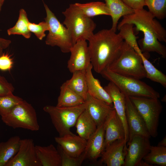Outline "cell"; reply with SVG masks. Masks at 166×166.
Wrapping results in <instances>:
<instances>
[{
	"label": "cell",
	"mask_w": 166,
	"mask_h": 166,
	"mask_svg": "<svg viewBox=\"0 0 166 166\" xmlns=\"http://www.w3.org/2000/svg\"><path fill=\"white\" fill-rule=\"evenodd\" d=\"M123 18L117 29L124 24L133 25L136 26L134 30L144 34L138 42L141 52H155L166 58V47L160 42H166V30L148 11L144 9L134 10L133 13Z\"/></svg>",
	"instance_id": "1"
},
{
	"label": "cell",
	"mask_w": 166,
	"mask_h": 166,
	"mask_svg": "<svg viewBox=\"0 0 166 166\" xmlns=\"http://www.w3.org/2000/svg\"><path fill=\"white\" fill-rule=\"evenodd\" d=\"M91 63L96 72L106 69L120 53L124 40L111 29L93 34L88 40Z\"/></svg>",
	"instance_id": "2"
},
{
	"label": "cell",
	"mask_w": 166,
	"mask_h": 166,
	"mask_svg": "<svg viewBox=\"0 0 166 166\" xmlns=\"http://www.w3.org/2000/svg\"><path fill=\"white\" fill-rule=\"evenodd\" d=\"M106 69L120 75L138 79L146 77L141 56L124 41L120 54Z\"/></svg>",
	"instance_id": "3"
},
{
	"label": "cell",
	"mask_w": 166,
	"mask_h": 166,
	"mask_svg": "<svg viewBox=\"0 0 166 166\" xmlns=\"http://www.w3.org/2000/svg\"><path fill=\"white\" fill-rule=\"evenodd\" d=\"M62 14L65 18L62 24L66 28L74 45L81 40L88 41L94 34L96 25L75 4H71Z\"/></svg>",
	"instance_id": "4"
},
{
	"label": "cell",
	"mask_w": 166,
	"mask_h": 166,
	"mask_svg": "<svg viewBox=\"0 0 166 166\" xmlns=\"http://www.w3.org/2000/svg\"><path fill=\"white\" fill-rule=\"evenodd\" d=\"M114 84L125 96L159 98L160 93L140 79L118 74L107 69L100 73Z\"/></svg>",
	"instance_id": "5"
},
{
	"label": "cell",
	"mask_w": 166,
	"mask_h": 166,
	"mask_svg": "<svg viewBox=\"0 0 166 166\" xmlns=\"http://www.w3.org/2000/svg\"><path fill=\"white\" fill-rule=\"evenodd\" d=\"M85 108V102L70 107L47 105L43 107V110L49 115L59 136H62L66 134H73L70 129L75 125L78 117Z\"/></svg>",
	"instance_id": "6"
},
{
	"label": "cell",
	"mask_w": 166,
	"mask_h": 166,
	"mask_svg": "<svg viewBox=\"0 0 166 166\" xmlns=\"http://www.w3.org/2000/svg\"><path fill=\"white\" fill-rule=\"evenodd\" d=\"M132 102L143 119L150 136L158 135V128L163 107L157 98L129 97Z\"/></svg>",
	"instance_id": "7"
},
{
	"label": "cell",
	"mask_w": 166,
	"mask_h": 166,
	"mask_svg": "<svg viewBox=\"0 0 166 166\" xmlns=\"http://www.w3.org/2000/svg\"><path fill=\"white\" fill-rule=\"evenodd\" d=\"M2 121L13 128H22L38 131L39 126L35 110L32 105L23 100L6 116L1 117Z\"/></svg>",
	"instance_id": "8"
},
{
	"label": "cell",
	"mask_w": 166,
	"mask_h": 166,
	"mask_svg": "<svg viewBox=\"0 0 166 166\" xmlns=\"http://www.w3.org/2000/svg\"><path fill=\"white\" fill-rule=\"evenodd\" d=\"M43 3L46 13L45 21L48 24L49 27V33L45 41V44L51 46L59 47L63 53L70 52L74 45L70 33L47 5Z\"/></svg>",
	"instance_id": "9"
},
{
	"label": "cell",
	"mask_w": 166,
	"mask_h": 166,
	"mask_svg": "<svg viewBox=\"0 0 166 166\" xmlns=\"http://www.w3.org/2000/svg\"><path fill=\"white\" fill-rule=\"evenodd\" d=\"M149 139L135 135L128 140L124 166H138L149 151L151 145Z\"/></svg>",
	"instance_id": "10"
},
{
	"label": "cell",
	"mask_w": 166,
	"mask_h": 166,
	"mask_svg": "<svg viewBox=\"0 0 166 166\" xmlns=\"http://www.w3.org/2000/svg\"><path fill=\"white\" fill-rule=\"evenodd\" d=\"M5 166H41L31 139H21L19 150Z\"/></svg>",
	"instance_id": "11"
},
{
	"label": "cell",
	"mask_w": 166,
	"mask_h": 166,
	"mask_svg": "<svg viewBox=\"0 0 166 166\" xmlns=\"http://www.w3.org/2000/svg\"><path fill=\"white\" fill-rule=\"evenodd\" d=\"M71 55L67 62V68L73 73L85 70L91 64V57L86 41H77L71 48Z\"/></svg>",
	"instance_id": "12"
},
{
	"label": "cell",
	"mask_w": 166,
	"mask_h": 166,
	"mask_svg": "<svg viewBox=\"0 0 166 166\" xmlns=\"http://www.w3.org/2000/svg\"><path fill=\"white\" fill-rule=\"evenodd\" d=\"M125 97V113L129 132V140L135 135L142 136L150 138L151 136L143 119L129 97L126 96Z\"/></svg>",
	"instance_id": "13"
},
{
	"label": "cell",
	"mask_w": 166,
	"mask_h": 166,
	"mask_svg": "<svg viewBox=\"0 0 166 166\" xmlns=\"http://www.w3.org/2000/svg\"><path fill=\"white\" fill-rule=\"evenodd\" d=\"M126 144L124 139L117 140L106 146L101 157L100 163L107 166H124Z\"/></svg>",
	"instance_id": "14"
},
{
	"label": "cell",
	"mask_w": 166,
	"mask_h": 166,
	"mask_svg": "<svg viewBox=\"0 0 166 166\" xmlns=\"http://www.w3.org/2000/svg\"><path fill=\"white\" fill-rule=\"evenodd\" d=\"M104 126L105 147L117 140L124 139V127L114 109L106 118Z\"/></svg>",
	"instance_id": "15"
},
{
	"label": "cell",
	"mask_w": 166,
	"mask_h": 166,
	"mask_svg": "<svg viewBox=\"0 0 166 166\" xmlns=\"http://www.w3.org/2000/svg\"><path fill=\"white\" fill-rule=\"evenodd\" d=\"M104 88L111 97L114 109L122 123L125 132L124 139L127 143L129 140V132L126 117L125 96L111 82Z\"/></svg>",
	"instance_id": "16"
},
{
	"label": "cell",
	"mask_w": 166,
	"mask_h": 166,
	"mask_svg": "<svg viewBox=\"0 0 166 166\" xmlns=\"http://www.w3.org/2000/svg\"><path fill=\"white\" fill-rule=\"evenodd\" d=\"M56 142L68 155L73 157L80 156L85 151L87 140L74 134L55 137Z\"/></svg>",
	"instance_id": "17"
},
{
	"label": "cell",
	"mask_w": 166,
	"mask_h": 166,
	"mask_svg": "<svg viewBox=\"0 0 166 166\" xmlns=\"http://www.w3.org/2000/svg\"><path fill=\"white\" fill-rule=\"evenodd\" d=\"M104 122L97 126L96 131L87 140L85 151L86 158L92 161H96L101 157L105 148Z\"/></svg>",
	"instance_id": "18"
},
{
	"label": "cell",
	"mask_w": 166,
	"mask_h": 166,
	"mask_svg": "<svg viewBox=\"0 0 166 166\" xmlns=\"http://www.w3.org/2000/svg\"><path fill=\"white\" fill-rule=\"evenodd\" d=\"M85 103V110L97 126L105 121L111 111L114 109L113 106L92 97L88 93Z\"/></svg>",
	"instance_id": "19"
},
{
	"label": "cell",
	"mask_w": 166,
	"mask_h": 166,
	"mask_svg": "<svg viewBox=\"0 0 166 166\" xmlns=\"http://www.w3.org/2000/svg\"><path fill=\"white\" fill-rule=\"evenodd\" d=\"M92 65L91 64L86 71V78L88 93L92 97L103 101L113 106L110 96L101 85L98 79L95 78L92 73Z\"/></svg>",
	"instance_id": "20"
},
{
	"label": "cell",
	"mask_w": 166,
	"mask_h": 166,
	"mask_svg": "<svg viewBox=\"0 0 166 166\" xmlns=\"http://www.w3.org/2000/svg\"><path fill=\"white\" fill-rule=\"evenodd\" d=\"M35 149L41 166H61L60 156L53 144L46 146L35 145Z\"/></svg>",
	"instance_id": "21"
},
{
	"label": "cell",
	"mask_w": 166,
	"mask_h": 166,
	"mask_svg": "<svg viewBox=\"0 0 166 166\" xmlns=\"http://www.w3.org/2000/svg\"><path fill=\"white\" fill-rule=\"evenodd\" d=\"M109 9L112 24L111 29L116 32L118 21L124 16L133 13L134 10L126 6L121 0H104Z\"/></svg>",
	"instance_id": "22"
},
{
	"label": "cell",
	"mask_w": 166,
	"mask_h": 166,
	"mask_svg": "<svg viewBox=\"0 0 166 166\" xmlns=\"http://www.w3.org/2000/svg\"><path fill=\"white\" fill-rule=\"evenodd\" d=\"M78 136L87 140L96 131L97 126L85 109L78 117L75 125Z\"/></svg>",
	"instance_id": "23"
},
{
	"label": "cell",
	"mask_w": 166,
	"mask_h": 166,
	"mask_svg": "<svg viewBox=\"0 0 166 166\" xmlns=\"http://www.w3.org/2000/svg\"><path fill=\"white\" fill-rule=\"evenodd\" d=\"M85 102L84 99L69 88L65 82L60 87V94L56 106L70 107L76 106Z\"/></svg>",
	"instance_id": "24"
},
{
	"label": "cell",
	"mask_w": 166,
	"mask_h": 166,
	"mask_svg": "<svg viewBox=\"0 0 166 166\" xmlns=\"http://www.w3.org/2000/svg\"><path fill=\"white\" fill-rule=\"evenodd\" d=\"M21 139L18 136L10 137L7 141L0 143V166H5L18 152Z\"/></svg>",
	"instance_id": "25"
},
{
	"label": "cell",
	"mask_w": 166,
	"mask_h": 166,
	"mask_svg": "<svg viewBox=\"0 0 166 166\" xmlns=\"http://www.w3.org/2000/svg\"><path fill=\"white\" fill-rule=\"evenodd\" d=\"M85 70H79L73 73L72 77L65 82L72 90L85 101L88 94Z\"/></svg>",
	"instance_id": "26"
},
{
	"label": "cell",
	"mask_w": 166,
	"mask_h": 166,
	"mask_svg": "<svg viewBox=\"0 0 166 166\" xmlns=\"http://www.w3.org/2000/svg\"><path fill=\"white\" fill-rule=\"evenodd\" d=\"M75 4L89 18L103 15L110 16L109 9L103 2H92L85 3H76Z\"/></svg>",
	"instance_id": "27"
},
{
	"label": "cell",
	"mask_w": 166,
	"mask_h": 166,
	"mask_svg": "<svg viewBox=\"0 0 166 166\" xmlns=\"http://www.w3.org/2000/svg\"><path fill=\"white\" fill-rule=\"evenodd\" d=\"M142 58L146 73V77L158 83L166 88V75L156 69L149 61L141 50L137 52Z\"/></svg>",
	"instance_id": "28"
},
{
	"label": "cell",
	"mask_w": 166,
	"mask_h": 166,
	"mask_svg": "<svg viewBox=\"0 0 166 166\" xmlns=\"http://www.w3.org/2000/svg\"><path fill=\"white\" fill-rule=\"evenodd\" d=\"M29 22L26 11L23 9H20L18 19L14 26L7 30L8 34L21 35L26 38H30L31 33L28 29Z\"/></svg>",
	"instance_id": "29"
},
{
	"label": "cell",
	"mask_w": 166,
	"mask_h": 166,
	"mask_svg": "<svg viewBox=\"0 0 166 166\" xmlns=\"http://www.w3.org/2000/svg\"><path fill=\"white\" fill-rule=\"evenodd\" d=\"M143 160L152 166H166V147L151 146Z\"/></svg>",
	"instance_id": "30"
},
{
	"label": "cell",
	"mask_w": 166,
	"mask_h": 166,
	"mask_svg": "<svg viewBox=\"0 0 166 166\" xmlns=\"http://www.w3.org/2000/svg\"><path fill=\"white\" fill-rule=\"evenodd\" d=\"M134 26L129 24L123 25L118 29L120 30L118 34L124 41L137 52L140 49L136 40L138 37L136 36L134 30Z\"/></svg>",
	"instance_id": "31"
},
{
	"label": "cell",
	"mask_w": 166,
	"mask_h": 166,
	"mask_svg": "<svg viewBox=\"0 0 166 166\" xmlns=\"http://www.w3.org/2000/svg\"><path fill=\"white\" fill-rule=\"evenodd\" d=\"M23 100L13 93L0 96V115L4 117L9 113Z\"/></svg>",
	"instance_id": "32"
},
{
	"label": "cell",
	"mask_w": 166,
	"mask_h": 166,
	"mask_svg": "<svg viewBox=\"0 0 166 166\" xmlns=\"http://www.w3.org/2000/svg\"><path fill=\"white\" fill-rule=\"evenodd\" d=\"M145 6L154 17L160 20L166 17V0H145Z\"/></svg>",
	"instance_id": "33"
},
{
	"label": "cell",
	"mask_w": 166,
	"mask_h": 166,
	"mask_svg": "<svg viewBox=\"0 0 166 166\" xmlns=\"http://www.w3.org/2000/svg\"><path fill=\"white\" fill-rule=\"evenodd\" d=\"M57 148L61 158V166H80L85 160L86 159V153L85 151L79 156L73 157L65 152L58 144Z\"/></svg>",
	"instance_id": "34"
},
{
	"label": "cell",
	"mask_w": 166,
	"mask_h": 166,
	"mask_svg": "<svg viewBox=\"0 0 166 166\" xmlns=\"http://www.w3.org/2000/svg\"><path fill=\"white\" fill-rule=\"evenodd\" d=\"M28 29L31 33H33L40 40H42L46 36L45 32L49 30L48 24L45 21H42L38 24L29 22Z\"/></svg>",
	"instance_id": "35"
},
{
	"label": "cell",
	"mask_w": 166,
	"mask_h": 166,
	"mask_svg": "<svg viewBox=\"0 0 166 166\" xmlns=\"http://www.w3.org/2000/svg\"><path fill=\"white\" fill-rule=\"evenodd\" d=\"M14 64L11 56L9 54L3 53L0 56V70L2 71H10Z\"/></svg>",
	"instance_id": "36"
},
{
	"label": "cell",
	"mask_w": 166,
	"mask_h": 166,
	"mask_svg": "<svg viewBox=\"0 0 166 166\" xmlns=\"http://www.w3.org/2000/svg\"><path fill=\"white\" fill-rule=\"evenodd\" d=\"M14 87L5 78L0 75V96L13 93Z\"/></svg>",
	"instance_id": "37"
},
{
	"label": "cell",
	"mask_w": 166,
	"mask_h": 166,
	"mask_svg": "<svg viewBox=\"0 0 166 166\" xmlns=\"http://www.w3.org/2000/svg\"><path fill=\"white\" fill-rule=\"evenodd\" d=\"M126 6L133 10L143 9L145 6V0H121Z\"/></svg>",
	"instance_id": "38"
},
{
	"label": "cell",
	"mask_w": 166,
	"mask_h": 166,
	"mask_svg": "<svg viewBox=\"0 0 166 166\" xmlns=\"http://www.w3.org/2000/svg\"><path fill=\"white\" fill-rule=\"evenodd\" d=\"M11 42L10 40L0 38V48L6 49L9 46Z\"/></svg>",
	"instance_id": "39"
},
{
	"label": "cell",
	"mask_w": 166,
	"mask_h": 166,
	"mask_svg": "<svg viewBox=\"0 0 166 166\" xmlns=\"http://www.w3.org/2000/svg\"><path fill=\"white\" fill-rule=\"evenodd\" d=\"M159 146H161L166 147V136L163 139L159 142L157 145Z\"/></svg>",
	"instance_id": "40"
},
{
	"label": "cell",
	"mask_w": 166,
	"mask_h": 166,
	"mask_svg": "<svg viewBox=\"0 0 166 166\" xmlns=\"http://www.w3.org/2000/svg\"><path fill=\"white\" fill-rule=\"evenodd\" d=\"M3 3H4L2 1V0H0V12L1 10L2 6Z\"/></svg>",
	"instance_id": "41"
},
{
	"label": "cell",
	"mask_w": 166,
	"mask_h": 166,
	"mask_svg": "<svg viewBox=\"0 0 166 166\" xmlns=\"http://www.w3.org/2000/svg\"><path fill=\"white\" fill-rule=\"evenodd\" d=\"M3 49H2L0 48V56L3 53Z\"/></svg>",
	"instance_id": "42"
},
{
	"label": "cell",
	"mask_w": 166,
	"mask_h": 166,
	"mask_svg": "<svg viewBox=\"0 0 166 166\" xmlns=\"http://www.w3.org/2000/svg\"><path fill=\"white\" fill-rule=\"evenodd\" d=\"M5 0H2V1L4 3Z\"/></svg>",
	"instance_id": "43"
}]
</instances>
